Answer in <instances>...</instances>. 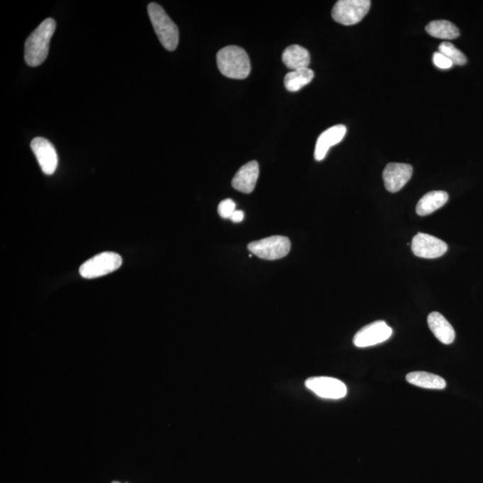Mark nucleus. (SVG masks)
Masks as SVG:
<instances>
[{"label": "nucleus", "instance_id": "1", "mask_svg": "<svg viewBox=\"0 0 483 483\" xmlns=\"http://www.w3.org/2000/svg\"><path fill=\"white\" fill-rule=\"evenodd\" d=\"M55 30L56 22L47 18L30 33L25 44V59L28 66L38 67L45 61Z\"/></svg>", "mask_w": 483, "mask_h": 483}, {"label": "nucleus", "instance_id": "2", "mask_svg": "<svg viewBox=\"0 0 483 483\" xmlns=\"http://www.w3.org/2000/svg\"><path fill=\"white\" fill-rule=\"evenodd\" d=\"M217 64L221 74L232 79H244L251 72L249 57L240 47H223L217 54Z\"/></svg>", "mask_w": 483, "mask_h": 483}, {"label": "nucleus", "instance_id": "3", "mask_svg": "<svg viewBox=\"0 0 483 483\" xmlns=\"http://www.w3.org/2000/svg\"><path fill=\"white\" fill-rule=\"evenodd\" d=\"M148 13L153 28L163 47L169 51L175 50L179 42L178 26L157 3H151L148 6Z\"/></svg>", "mask_w": 483, "mask_h": 483}, {"label": "nucleus", "instance_id": "4", "mask_svg": "<svg viewBox=\"0 0 483 483\" xmlns=\"http://www.w3.org/2000/svg\"><path fill=\"white\" fill-rule=\"evenodd\" d=\"M122 263L123 261L120 255L112 251H105L85 261L80 267L79 273L84 278L93 280L118 270Z\"/></svg>", "mask_w": 483, "mask_h": 483}, {"label": "nucleus", "instance_id": "5", "mask_svg": "<svg viewBox=\"0 0 483 483\" xmlns=\"http://www.w3.org/2000/svg\"><path fill=\"white\" fill-rule=\"evenodd\" d=\"M370 0H339L332 9V17L343 25H356L368 13Z\"/></svg>", "mask_w": 483, "mask_h": 483}, {"label": "nucleus", "instance_id": "6", "mask_svg": "<svg viewBox=\"0 0 483 483\" xmlns=\"http://www.w3.org/2000/svg\"><path fill=\"white\" fill-rule=\"evenodd\" d=\"M291 249L290 240L288 237L274 236L264 239L251 242L248 250L263 260L274 261L287 256Z\"/></svg>", "mask_w": 483, "mask_h": 483}, {"label": "nucleus", "instance_id": "7", "mask_svg": "<svg viewBox=\"0 0 483 483\" xmlns=\"http://www.w3.org/2000/svg\"><path fill=\"white\" fill-rule=\"evenodd\" d=\"M305 386L319 397L326 399H340L346 396L348 389L341 380L331 377H312L305 382Z\"/></svg>", "mask_w": 483, "mask_h": 483}, {"label": "nucleus", "instance_id": "8", "mask_svg": "<svg viewBox=\"0 0 483 483\" xmlns=\"http://www.w3.org/2000/svg\"><path fill=\"white\" fill-rule=\"evenodd\" d=\"M392 333V329L385 322H375L360 329L353 336V343L357 348H369L387 341Z\"/></svg>", "mask_w": 483, "mask_h": 483}, {"label": "nucleus", "instance_id": "9", "mask_svg": "<svg viewBox=\"0 0 483 483\" xmlns=\"http://www.w3.org/2000/svg\"><path fill=\"white\" fill-rule=\"evenodd\" d=\"M411 251L417 257L436 258L447 253L448 246L437 237L419 233L411 241Z\"/></svg>", "mask_w": 483, "mask_h": 483}, {"label": "nucleus", "instance_id": "10", "mask_svg": "<svg viewBox=\"0 0 483 483\" xmlns=\"http://www.w3.org/2000/svg\"><path fill=\"white\" fill-rule=\"evenodd\" d=\"M30 148L44 174L53 175L59 164V158L53 144L45 138L36 137L30 142Z\"/></svg>", "mask_w": 483, "mask_h": 483}, {"label": "nucleus", "instance_id": "11", "mask_svg": "<svg viewBox=\"0 0 483 483\" xmlns=\"http://www.w3.org/2000/svg\"><path fill=\"white\" fill-rule=\"evenodd\" d=\"M413 166L406 163H390L383 171L384 185L390 193L400 191L413 175Z\"/></svg>", "mask_w": 483, "mask_h": 483}, {"label": "nucleus", "instance_id": "12", "mask_svg": "<svg viewBox=\"0 0 483 483\" xmlns=\"http://www.w3.org/2000/svg\"><path fill=\"white\" fill-rule=\"evenodd\" d=\"M346 134V127L343 125H334L319 136L314 152L316 161H321L326 157L329 149L342 142Z\"/></svg>", "mask_w": 483, "mask_h": 483}, {"label": "nucleus", "instance_id": "13", "mask_svg": "<svg viewBox=\"0 0 483 483\" xmlns=\"http://www.w3.org/2000/svg\"><path fill=\"white\" fill-rule=\"evenodd\" d=\"M258 164L257 161L248 162L238 170L232 180V186L237 191L251 193L256 186L258 178Z\"/></svg>", "mask_w": 483, "mask_h": 483}, {"label": "nucleus", "instance_id": "14", "mask_svg": "<svg viewBox=\"0 0 483 483\" xmlns=\"http://www.w3.org/2000/svg\"><path fill=\"white\" fill-rule=\"evenodd\" d=\"M428 325L434 336L445 345L454 342L455 333L453 326L440 312H433L428 316Z\"/></svg>", "mask_w": 483, "mask_h": 483}, {"label": "nucleus", "instance_id": "15", "mask_svg": "<svg viewBox=\"0 0 483 483\" xmlns=\"http://www.w3.org/2000/svg\"><path fill=\"white\" fill-rule=\"evenodd\" d=\"M282 60L289 69L298 70L308 68L311 63L309 51L299 45H292L287 47L282 55Z\"/></svg>", "mask_w": 483, "mask_h": 483}, {"label": "nucleus", "instance_id": "16", "mask_svg": "<svg viewBox=\"0 0 483 483\" xmlns=\"http://www.w3.org/2000/svg\"><path fill=\"white\" fill-rule=\"evenodd\" d=\"M448 193L444 191H433L421 197L416 206V213L419 216H427L436 212L448 203Z\"/></svg>", "mask_w": 483, "mask_h": 483}, {"label": "nucleus", "instance_id": "17", "mask_svg": "<svg viewBox=\"0 0 483 483\" xmlns=\"http://www.w3.org/2000/svg\"><path fill=\"white\" fill-rule=\"evenodd\" d=\"M407 380L411 385L428 390H444L447 383L443 377L425 372L408 373Z\"/></svg>", "mask_w": 483, "mask_h": 483}, {"label": "nucleus", "instance_id": "18", "mask_svg": "<svg viewBox=\"0 0 483 483\" xmlns=\"http://www.w3.org/2000/svg\"><path fill=\"white\" fill-rule=\"evenodd\" d=\"M426 32L435 38L453 40L460 35L457 26L447 20H436L428 23Z\"/></svg>", "mask_w": 483, "mask_h": 483}, {"label": "nucleus", "instance_id": "19", "mask_svg": "<svg viewBox=\"0 0 483 483\" xmlns=\"http://www.w3.org/2000/svg\"><path fill=\"white\" fill-rule=\"evenodd\" d=\"M314 72L309 68L292 70L285 77V86L289 91H298L314 79Z\"/></svg>", "mask_w": 483, "mask_h": 483}, {"label": "nucleus", "instance_id": "20", "mask_svg": "<svg viewBox=\"0 0 483 483\" xmlns=\"http://www.w3.org/2000/svg\"><path fill=\"white\" fill-rule=\"evenodd\" d=\"M438 52L443 54L444 56L452 61V63L458 64V66H464L467 62V59L465 54L450 42H442L440 47H438Z\"/></svg>", "mask_w": 483, "mask_h": 483}, {"label": "nucleus", "instance_id": "21", "mask_svg": "<svg viewBox=\"0 0 483 483\" xmlns=\"http://www.w3.org/2000/svg\"><path fill=\"white\" fill-rule=\"evenodd\" d=\"M217 212L223 219H230L236 212V203L231 199L224 200L220 203Z\"/></svg>", "mask_w": 483, "mask_h": 483}, {"label": "nucleus", "instance_id": "22", "mask_svg": "<svg viewBox=\"0 0 483 483\" xmlns=\"http://www.w3.org/2000/svg\"><path fill=\"white\" fill-rule=\"evenodd\" d=\"M433 60L435 66L440 68V69H450V68L454 66L452 61L441 52H435Z\"/></svg>", "mask_w": 483, "mask_h": 483}, {"label": "nucleus", "instance_id": "23", "mask_svg": "<svg viewBox=\"0 0 483 483\" xmlns=\"http://www.w3.org/2000/svg\"><path fill=\"white\" fill-rule=\"evenodd\" d=\"M244 217V213L243 212H241V210H236L232 217H230V220H232L234 223H240L243 221Z\"/></svg>", "mask_w": 483, "mask_h": 483}, {"label": "nucleus", "instance_id": "24", "mask_svg": "<svg viewBox=\"0 0 483 483\" xmlns=\"http://www.w3.org/2000/svg\"><path fill=\"white\" fill-rule=\"evenodd\" d=\"M112 483H120V482H112Z\"/></svg>", "mask_w": 483, "mask_h": 483}]
</instances>
